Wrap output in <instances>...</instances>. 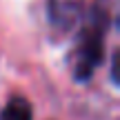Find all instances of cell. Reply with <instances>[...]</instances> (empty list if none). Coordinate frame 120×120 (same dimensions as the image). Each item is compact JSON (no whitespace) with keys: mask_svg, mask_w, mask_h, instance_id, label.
<instances>
[{"mask_svg":"<svg viewBox=\"0 0 120 120\" xmlns=\"http://www.w3.org/2000/svg\"><path fill=\"white\" fill-rule=\"evenodd\" d=\"M0 120H34V111H31V105L27 102L22 96L11 98L4 109L0 111Z\"/></svg>","mask_w":120,"mask_h":120,"instance_id":"3957f363","label":"cell"},{"mask_svg":"<svg viewBox=\"0 0 120 120\" xmlns=\"http://www.w3.org/2000/svg\"><path fill=\"white\" fill-rule=\"evenodd\" d=\"M105 29H107V9L96 4L87 16V25L78 38L73 51V73L78 80H89L105 58Z\"/></svg>","mask_w":120,"mask_h":120,"instance_id":"6da1fadb","label":"cell"},{"mask_svg":"<svg viewBox=\"0 0 120 120\" xmlns=\"http://www.w3.org/2000/svg\"><path fill=\"white\" fill-rule=\"evenodd\" d=\"M49 20L60 31H69L85 16V0H49Z\"/></svg>","mask_w":120,"mask_h":120,"instance_id":"7a4b0ae2","label":"cell"}]
</instances>
